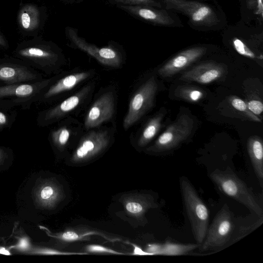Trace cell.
Returning a JSON list of instances; mask_svg holds the SVG:
<instances>
[{
  "label": "cell",
  "mask_w": 263,
  "mask_h": 263,
  "mask_svg": "<svg viewBox=\"0 0 263 263\" xmlns=\"http://www.w3.org/2000/svg\"><path fill=\"white\" fill-rule=\"evenodd\" d=\"M163 7L187 18L189 26L200 32L218 31L228 25L226 13L216 0H161Z\"/></svg>",
  "instance_id": "obj_1"
},
{
  "label": "cell",
  "mask_w": 263,
  "mask_h": 263,
  "mask_svg": "<svg viewBox=\"0 0 263 263\" xmlns=\"http://www.w3.org/2000/svg\"><path fill=\"white\" fill-rule=\"evenodd\" d=\"M222 30L223 40L237 53L249 59H259L261 54L257 55L252 48H257L262 44V26L248 24L240 20L227 25Z\"/></svg>",
  "instance_id": "obj_2"
},
{
  "label": "cell",
  "mask_w": 263,
  "mask_h": 263,
  "mask_svg": "<svg viewBox=\"0 0 263 263\" xmlns=\"http://www.w3.org/2000/svg\"><path fill=\"white\" fill-rule=\"evenodd\" d=\"M210 178L224 194L262 217V208L255 194L231 170H216L210 174Z\"/></svg>",
  "instance_id": "obj_3"
},
{
  "label": "cell",
  "mask_w": 263,
  "mask_h": 263,
  "mask_svg": "<svg viewBox=\"0 0 263 263\" xmlns=\"http://www.w3.org/2000/svg\"><path fill=\"white\" fill-rule=\"evenodd\" d=\"M180 186L185 211L192 233L198 245L203 242L208 228L209 212L190 181L180 178Z\"/></svg>",
  "instance_id": "obj_4"
},
{
  "label": "cell",
  "mask_w": 263,
  "mask_h": 263,
  "mask_svg": "<svg viewBox=\"0 0 263 263\" xmlns=\"http://www.w3.org/2000/svg\"><path fill=\"white\" fill-rule=\"evenodd\" d=\"M234 216L227 204L218 212L208 227L203 242L202 252L222 248L230 240L235 227Z\"/></svg>",
  "instance_id": "obj_5"
},
{
  "label": "cell",
  "mask_w": 263,
  "mask_h": 263,
  "mask_svg": "<svg viewBox=\"0 0 263 263\" xmlns=\"http://www.w3.org/2000/svg\"><path fill=\"white\" fill-rule=\"evenodd\" d=\"M158 88L155 78L152 77L135 92L130 99L127 113L124 119L125 129L139 120L153 107Z\"/></svg>",
  "instance_id": "obj_6"
},
{
  "label": "cell",
  "mask_w": 263,
  "mask_h": 263,
  "mask_svg": "<svg viewBox=\"0 0 263 263\" xmlns=\"http://www.w3.org/2000/svg\"><path fill=\"white\" fill-rule=\"evenodd\" d=\"M193 127V120L187 115H182L177 121L167 126L154 144L147 150L154 153H161L173 149L188 138Z\"/></svg>",
  "instance_id": "obj_7"
},
{
  "label": "cell",
  "mask_w": 263,
  "mask_h": 263,
  "mask_svg": "<svg viewBox=\"0 0 263 263\" xmlns=\"http://www.w3.org/2000/svg\"><path fill=\"white\" fill-rule=\"evenodd\" d=\"M120 7L156 26L168 28L184 26L177 13L165 8L140 5H121Z\"/></svg>",
  "instance_id": "obj_8"
},
{
  "label": "cell",
  "mask_w": 263,
  "mask_h": 263,
  "mask_svg": "<svg viewBox=\"0 0 263 263\" xmlns=\"http://www.w3.org/2000/svg\"><path fill=\"white\" fill-rule=\"evenodd\" d=\"M109 141L107 131L89 132L81 140L71 158V161L74 163L88 161L103 152L107 147Z\"/></svg>",
  "instance_id": "obj_9"
},
{
  "label": "cell",
  "mask_w": 263,
  "mask_h": 263,
  "mask_svg": "<svg viewBox=\"0 0 263 263\" xmlns=\"http://www.w3.org/2000/svg\"><path fill=\"white\" fill-rule=\"evenodd\" d=\"M208 51V47L205 45L194 46L185 49L165 63L158 70V73L162 77H171L203 57Z\"/></svg>",
  "instance_id": "obj_10"
},
{
  "label": "cell",
  "mask_w": 263,
  "mask_h": 263,
  "mask_svg": "<svg viewBox=\"0 0 263 263\" xmlns=\"http://www.w3.org/2000/svg\"><path fill=\"white\" fill-rule=\"evenodd\" d=\"M68 35L75 46L95 58L100 63L112 67H118L121 65V57L114 49L110 47L99 48L88 43L79 36L71 28L68 29Z\"/></svg>",
  "instance_id": "obj_11"
},
{
  "label": "cell",
  "mask_w": 263,
  "mask_h": 263,
  "mask_svg": "<svg viewBox=\"0 0 263 263\" xmlns=\"http://www.w3.org/2000/svg\"><path fill=\"white\" fill-rule=\"evenodd\" d=\"M226 72V65L222 63L203 62L184 72L180 79L186 82L206 84L220 79Z\"/></svg>",
  "instance_id": "obj_12"
},
{
  "label": "cell",
  "mask_w": 263,
  "mask_h": 263,
  "mask_svg": "<svg viewBox=\"0 0 263 263\" xmlns=\"http://www.w3.org/2000/svg\"><path fill=\"white\" fill-rule=\"evenodd\" d=\"M115 112V98L108 92L101 96L92 105L86 116L84 126L86 129L97 127L109 121Z\"/></svg>",
  "instance_id": "obj_13"
},
{
  "label": "cell",
  "mask_w": 263,
  "mask_h": 263,
  "mask_svg": "<svg viewBox=\"0 0 263 263\" xmlns=\"http://www.w3.org/2000/svg\"><path fill=\"white\" fill-rule=\"evenodd\" d=\"M37 203L43 208L54 207L64 198V192L54 181L47 180L41 184L35 193Z\"/></svg>",
  "instance_id": "obj_14"
},
{
  "label": "cell",
  "mask_w": 263,
  "mask_h": 263,
  "mask_svg": "<svg viewBox=\"0 0 263 263\" xmlns=\"http://www.w3.org/2000/svg\"><path fill=\"white\" fill-rule=\"evenodd\" d=\"M123 203L126 213L137 218H143L148 210L158 206L153 197L148 194L126 196Z\"/></svg>",
  "instance_id": "obj_15"
},
{
  "label": "cell",
  "mask_w": 263,
  "mask_h": 263,
  "mask_svg": "<svg viewBox=\"0 0 263 263\" xmlns=\"http://www.w3.org/2000/svg\"><path fill=\"white\" fill-rule=\"evenodd\" d=\"M90 90L89 87L71 96L55 107L49 110L45 116L46 121H54L64 117L68 112L76 108L83 101Z\"/></svg>",
  "instance_id": "obj_16"
},
{
  "label": "cell",
  "mask_w": 263,
  "mask_h": 263,
  "mask_svg": "<svg viewBox=\"0 0 263 263\" xmlns=\"http://www.w3.org/2000/svg\"><path fill=\"white\" fill-rule=\"evenodd\" d=\"M248 154L260 185L263 187V145L262 139L256 136L250 137L248 140Z\"/></svg>",
  "instance_id": "obj_17"
},
{
  "label": "cell",
  "mask_w": 263,
  "mask_h": 263,
  "mask_svg": "<svg viewBox=\"0 0 263 263\" xmlns=\"http://www.w3.org/2000/svg\"><path fill=\"white\" fill-rule=\"evenodd\" d=\"M241 20L244 22L263 26L262 0H239Z\"/></svg>",
  "instance_id": "obj_18"
},
{
  "label": "cell",
  "mask_w": 263,
  "mask_h": 263,
  "mask_svg": "<svg viewBox=\"0 0 263 263\" xmlns=\"http://www.w3.org/2000/svg\"><path fill=\"white\" fill-rule=\"evenodd\" d=\"M36 76L26 67L11 64L0 65V80L15 83L35 79Z\"/></svg>",
  "instance_id": "obj_19"
},
{
  "label": "cell",
  "mask_w": 263,
  "mask_h": 263,
  "mask_svg": "<svg viewBox=\"0 0 263 263\" xmlns=\"http://www.w3.org/2000/svg\"><path fill=\"white\" fill-rule=\"evenodd\" d=\"M89 76V72L75 73L67 76L52 85L45 94V97L49 98L71 89L80 82L86 79Z\"/></svg>",
  "instance_id": "obj_20"
},
{
  "label": "cell",
  "mask_w": 263,
  "mask_h": 263,
  "mask_svg": "<svg viewBox=\"0 0 263 263\" xmlns=\"http://www.w3.org/2000/svg\"><path fill=\"white\" fill-rule=\"evenodd\" d=\"M46 83L35 84L10 85L0 87V98L16 96L18 97H27L36 92L42 85Z\"/></svg>",
  "instance_id": "obj_21"
},
{
  "label": "cell",
  "mask_w": 263,
  "mask_h": 263,
  "mask_svg": "<svg viewBox=\"0 0 263 263\" xmlns=\"http://www.w3.org/2000/svg\"><path fill=\"white\" fill-rule=\"evenodd\" d=\"M164 116V112H160L155 115L148 121L138 141L139 146H145L157 135L161 127Z\"/></svg>",
  "instance_id": "obj_22"
},
{
  "label": "cell",
  "mask_w": 263,
  "mask_h": 263,
  "mask_svg": "<svg viewBox=\"0 0 263 263\" xmlns=\"http://www.w3.org/2000/svg\"><path fill=\"white\" fill-rule=\"evenodd\" d=\"M91 235H100L110 241L117 240L108 238L103 234L92 230H67L62 232L51 235V236L61 241L70 242L76 241L89 240V237Z\"/></svg>",
  "instance_id": "obj_23"
},
{
  "label": "cell",
  "mask_w": 263,
  "mask_h": 263,
  "mask_svg": "<svg viewBox=\"0 0 263 263\" xmlns=\"http://www.w3.org/2000/svg\"><path fill=\"white\" fill-rule=\"evenodd\" d=\"M175 93L178 97L191 102H196L202 99L204 96V92L202 89L189 86L178 87L176 90Z\"/></svg>",
  "instance_id": "obj_24"
},
{
  "label": "cell",
  "mask_w": 263,
  "mask_h": 263,
  "mask_svg": "<svg viewBox=\"0 0 263 263\" xmlns=\"http://www.w3.org/2000/svg\"><path fill=\"white\" fill-rule=\"evenodd\" d=\"M71 130L67 126H62L52 133V139L59 148H63L68 143Z\"/></svg>",
  "instance_id": "obj_25"
},
{
  "label": "cell",
  "mask_w": 263,
  "mask_h": 263,
  "mask_svg": "<svg viewBox=\"0 0 263 263\" xmlns=\"http://www.w3.org/2000/svg\"><path fill=\"white\" fill-rule=\"evenodd\" d=\"M230 101L234 108L242 112L249 119L255 122H261V120L249 110L247 103L244 101L236 96H233L231 97Z\"/></svg>",
  "instance_id": "obj_26"
},
{
  "label": "cell",
  "mask_w": 263,
  "mask_h": 263,
  "mask_svg": "<svg viewBox=\"0 0 263 263\" xmlns=\"http://www.w3.org/2000/svg\"><path fill=\"white\" fill-rule=\"evenodd\" d=\"M117 2L128 5H140L164 8L161 0H115Z\"/></svg>",
  "instance_id": "obj_27"
},
{
  "label": "cell",
  "mask_w": 263,
  "mask_h": 263,
  "mask_svg": "<svg viewBox=\"0 0 263 263\" xmlns=\"http://www.w3.org/2000/svg\"><path fill=\"white\" fill-rule=\"evenodd\" d=\"M22 55L35 58L48 59L52 57L51 53L37 48H29L20 51Z\"/></svg>",
  "instance_id": "obj_28"
},
{
  "label": "cell",
  "mask_w": 263,
  "mask_h": 263,
  "mask_svg": "<svg viewBox=\"0 0 263 263\" xmlns=\"http://www.w3.org/2000/svg\"><path fill=\"white\" fill-rule=\"evenodd\" d=\"M86 250L89 253H107L114 254H123L122 253L98 245H90L86 247Z\"/></svg>",
  "instance_id": "obj_29"
},
{
  "label": "cell",
  "mask_w": 263,
  "mask_h": 263,
  "mask_svg": "<svg viewBox=\"0 0 263 263\" xmlns=\"http://www.w3.org/2000/svg\"><path fill=\"white\" fill-rule=\"evenodd\" d=\"M33 13L29 11H24L21 16V23L25 29H29L36 25V17H32Z\"/></svg>",
  "instance_id": "obj_30"
},
{
  "label": "cell",
  "mask_w": 263,
  "mask_h": 263,
  "mask_svg": "<svg viewBox=\"0 0 263 263\" xmlns=\"http://www.w3.org/2000/svg\"><path fill=\"white\" fill-rule=\"evenodd\" d=\"M41 254V255H81L85 254V253H76L63 252L57 250L49 249V248H39L35 249L32 253Z\"/></svg>",
  "instance_id": "obj_31"
},
{
  "label": "cell",
  "mask_w": 263,
  "mask_h": 263,
  "mask_svg": "<svg viewBox=\"0 0 263 263\" xmlns=\"http://www.w3.org/2000/svg\"><path fill=\"white\" fill-rule=\"evenodd\" d=\"M247 105L249 110L255 115L261 114L263 110L262 103L257 100H252L249 101Z\"/></svg>",
  "instance_id": "obj_32"
},
{
  "label": "cell",
  "mask_w": 263,
  "mask_h": 263,
  "mask_svg": "<svg viewBox=\"0 0 263 263\" xmlns=\"http://www.w3.org/2000/svg\"><path fill=\"white\" fill-rule=\"evenodd\" d=\"M13 248L22 252L28 251L30 248L29 238L25 237L20 238L17 243Z\"/></svg>",
  "instance_id": "obj_33"
},
{
  "label": "cell",
  "mask_w": 263,
  "mask_h": 263,
  "mask_svg": "<svg viewBox=\"0 0 263 263\" xmlns=\"http://www.w3.org/2000/svg\"><path fill=\"white\" fill-rule=\"evenodd\" d=\"M131 245L134 247V250L133 255H153L151 253H149L147 252H145L143 251L140 248H139L138 246H136L135 244L131 243Z\"/></svg>",
  "instance_id": "obj_34"
},
{
  "label": "cell",
  "mask_w": 263,
  "mask_h": 263,
  "mask_svg": "<svg viewBox=\"0 0 263 263\" xmlns=\"http://www.w3.org/2000/svg\"><path fill=\"white\" fill-rule=\"evenodd\" d=\"M7 122L6 116L0 111V126L5 125Z\"/></svg>",
  "instance_id": "obj_35"
},
{
  "label": "cell",
  "mask_w": 263,
  "mask_h": 263,
  "mask_svg": "<svg viewBox=\"0 0 263 263\" xmlns=\"http://www.w3.org/2000/svg\"><path fill=\"white\" fill-rule=\"evenodd\" d=\"M0 254L6 255H10L11 253L9 250H7L5 248L1 247H0Z\"/></svg>",
  "instance_id": "obj_36"
},
{
  "label": "cell",
  "mask_w": 263,
  "mask_h": 263,
  "mask_svg": "<svg viewBox=\"0 0 263 263\" xmlns=\"http://www.w3.org/2000/svg\"><path fill=\"white\" fill-rule=\"evenodd\" d=\"M0 45H2L3 46L5 45V42L1 36H0Z\"/></svg>",
  "instance_id": "obj_37"
},
{
  "label": "cell",
  "mask_w": 263,
  "mask_h": 263,
  "mask_svg": "<svg viewBox=\"0 0 263 263\" xmlns=\"http://www.w3.org/2000/svg\"><path fill=\"white\" fill-rule=\"evenodd\" d=\"M3 152L0 149V161L1 160H2V158H3Z\"/></svg>",
  "instance_id": "obj_38"
}]
</instances>
